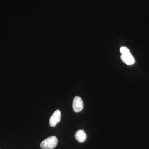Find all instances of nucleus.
I'll return each instance as SVG.
<instances>
[{"mask_svg": "<svg viewBox=\"0 0 149 149\" xmlns=\"http://www.w3.org/2000/svg\"><path fill=\"white\" fill-rule=\"evenodd\" d=\"M120 52L122 55L121 59L127 65H131L135 63V59L130 53V50L128 48L125 47H121Z\"/></svg>", "mask_w": 149, "mask_h": 149, "instance_id": "obj_1", "label": "nucleus"}, {"mask_svg": "<svg viewBox=\"0 0 149 149\" xmlns=\"http://www.w3.org/2000/svg\"><path fill=\"white\" fill-rule=\"evenodd\" d=\"M57 143V138L52 136L43 141L40 144V146L43 149H53L56 146Z\"/></svg>", "mask_w": 149, "mask_h": 149, "instance_id": "obj_2", "label": "nucleus"}, {"mask_svg": "<svg viewBox=\"0 0 149 149\" xmlns=\"http://www.w3.org/2000/svg\"><path fill=\"white\" fill-rule=\"evenodd\" d=\"M72 108L75 112H79L83 110V100L80 97L76 96L74 98L72 103Z\"/></svg>", "mask_w": 149, "mask_h": 149, "instance_id": "obj_3", "label": "nucleus"}, {"mask_svg": "<svg viewBox=\"0 0 149 149\" xmlns=\"http://www.w3.org/2000/svg\"><path fill=\"white\" fill-rule=\"evenodd\" d=\"M61 117V113L59 110H57L52 115L49 120V124L51 127H55L60 122Z\"/></svg>", "mask_w": 149, "mask_h": 149, "instance_id": "obj_4", "label": "nucleus"}, {"mask_svg": "<svg viewBox=\"0 0 149 149\" xmlns=\"http://www.w3.org/2000/svg\"><path fill=\"white\" fill-rule=\"evenodd\" d=\"M75 139L80 143L85 142L87 138L86 133L83 130H78L75 134Z\"/></svg>", "mask_w": 149, "mask_h": 149, "instance_id": "obj_5", "label": "nucleus"}]
</instances>
